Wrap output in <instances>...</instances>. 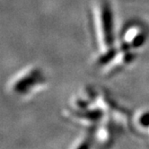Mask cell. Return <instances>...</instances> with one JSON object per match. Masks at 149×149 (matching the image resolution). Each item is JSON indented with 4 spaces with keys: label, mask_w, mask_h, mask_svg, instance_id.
<instances>
[{
    "label": "cell",
    "mask_w": 149,
    "mask_h": 149,
    "mask_svg": "<svg viewBox=\"0 0 149 149\" xmlns=\"http://www.w3.org/2000/svg\"><path fill=\"white\" fill-rule=\"evenodd\" d=\"M94 28L96 42L101 49L99 63L102 64L104 58L110 59V53L113 54L112 44L114 41L113 34V17L111 7L105 2H98L94 8Z\"/></svg>",
    "instance_id": "cell-1"
},
{
    "label": "cell",
    "mask_w": 149,
    "mask_h": 149,
    "mask_svg": "<svg viewBox=\"0 0 149 149\" xmlns=\"http://www.w3.org/2000/svg\"><path fill=\"white\" fill-rule=\"evenodd\" d=\"M46 84V77L40 68L31 67L13 79L10 89L18 97H25L35 93Z\"/></svg>",
    "instance_id": "cell-2"
}]
</instances>
